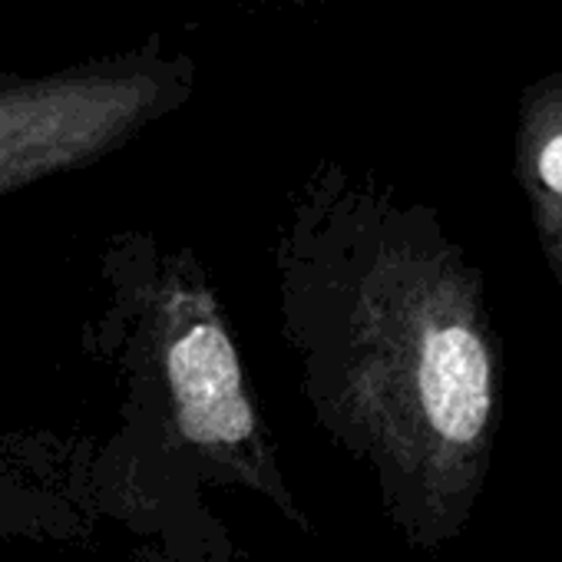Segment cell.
<instances>
[{"instance_id":"obj_1","label":"cell","mask_w":562,"mask_h":562,"mask_svg":"<svg viewBox=\"0 0 562 562\" xmlns=\"http://www.w3.org/2000/svg\"><path fill=\"white\" fill-rule=\"evenodd\" d=\"M278 335L315 427L420 549L463 536L503 420V345L483 268L434 205L335 159L274 235Z\"/></svg>"},{"instance_id":"obj_2","label":"cell","mask_w":562,"mask_h":562,"mask_svg":"<svg viewBox=\"0 0 562 562\" xmlns=\"http://www.w3.org/2000/svg\"><path fill=\"white\" fill-rule=\"evenodd\" d=\"M133 268L126 315L136 378L156 401L166 453L179 457L195 483L255 493L312 532L202 261L189 248L162 251L146 241V258Z\"/></svg>"},{"instance_id":"obj_3","label":"cell","mask_w":562,"mask_h":562,"mask_svg":"<svg viewBox=\"0 0 562 562\" xmlns=\"http://www.w3.org/2000/svg\"><path fill=\"white\" fill-rule=\"evenodd\" d=\"M195 60L162 34L47 74H0V195L87 169L182 110Z\"/></svg>"},{"instance_id":"obj_4","label":"cell","mask_w":562,"mask_h":562,"mask_svg":"<svg viewBox=\"0 0 562 562\" xmlns=\"http://www.w3.org/2000/svg\"><path fill=\"white\" fill-rule=\"evenodd\" d=\"M513 176L549 274L562 289V67L542 74L519 93Z\"/></svg>"},{"instance_id":"obj_5","label":"cell","mask_w":562,"mask_h":562,"mask_svg":"<svg viewBox=\"0 0 562 562\" xmlns=\"http://www.w3.org/2000/svg\"><path fill=\"white\" fill-rule=\"evenodd\" d=\"M248 4H258V8H315L322 0H248Z\"/></svg>"}]
</instances>
